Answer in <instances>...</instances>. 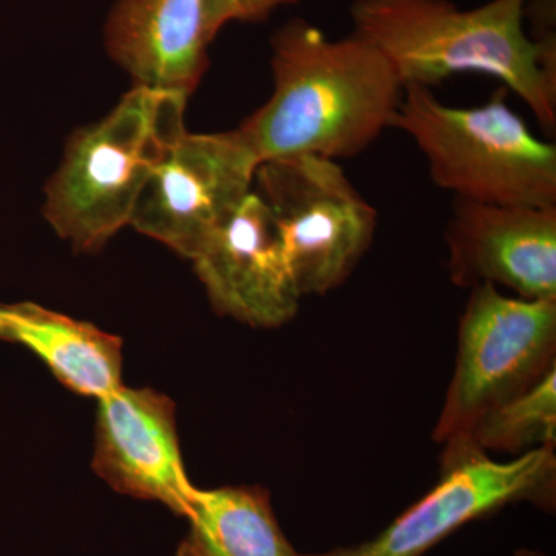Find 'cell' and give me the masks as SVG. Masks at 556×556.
Instances as JSON below:
<instances>
[{
    "mask_svg": "<svg viewBox=\"0 0 556 556\" xmlns=\"http://www.w3.org/2000/svg\"><path fill=\"white\" fill-rule=\"evenodd\" d=\"M274 91L239 127L260 164L314 155L345 160L393 127L404 84L380 51L351 35L329 39L303 20L273 39Z\"/></svg>",
    "mask_w": 556,
    "mask_h": 556,
    "instance_id": "cell-1",
    "label": "cell"
},
{
    "mask_svg": "<svg viewBox=\"0 0 556 556\" xmlns=\"http://www.w3.org/2000/svg\"><path fill=\"white\" fill-rule=\"evenodd\" d=\"M527 0L460 10L450 0H354V35L382 53L404 86L431 89L466 73L493 76L556 127L555 42L526 33Z\"/></svg>",
    "mask_w": 556,
    "mask_h": 556,
    "instance_id": "cell-2",
    "label": "cell"
},
{
    "mask_svg": "<svg viewBox=\"0 0 556 556\" xmlns=\"http://www.w3.org/2000/svg\"><path fill=\"white\" fill-rule=\"evenodd\" d=\"M188 97L137 86L79 130L49 186L43 212L78 251H97L130 225L139 195L182 137Z\"/></svg>",
    "mask_w": 556,
    "mask_h": 556,
    "instance_id": "cell-3",
    "label": "cell"
},
{
    "mask_svg": "<svg viewBox=\"0 0 556 556\" xmlns=\"http://www.w3.org/2000/svg\"><path fill=\"white\" fill-rule=\"evenodd\" d=\"M501 87L477 108H453L408 84L393 127L426 156L431 178L455 199L501 206H556V146L538 138Z\"/></svg>",
    "mask_w": 556,
    "mask_h": 556,
    "instance_id": "cell-4",
    "label": "cell"
},
{
    "mask_svg": "<svg viewBox=\"0 0 556 556\" xmlns=\"http://www.w3.org/2000/svg\"><path fill=\"white\" fill-rule=\"evenodd\" d=\"M455 375L433 438L467 442L485 413L556 367V300L507 298L495 285L471 288L460 317Z\"/></svg>",
    "mask_w": 556,
    "mask_h": 556,
    "instance_id": "cell-5",
    "label": "cell"
},
{
    "mask_svg": "<svg viewBox=\"0 0 556 556\" xmlns=\"http://www.w3.org/2000/svg\"><path fill=\"white\" fill-rule=\"evenodd\" d=\"M254 192L268 206L300 295L342 287L367 254L378 211L339 161L300 155L265 161Z\"/></svg>",
    "mask_w": 556,
    "mask_h": 556,
    "instance_id": "cell-6",
    "label": "cell"
},
{
    "mask_svg": "<svg viewBox=\"0 0 556 556\" xmlns=\"http://www.w3.org/2000/svg\"><path fill=\"white\" fill-rule=\"evenodd\" d=\"M554 448H535L508 463L490 459L471 442L445 445L441 479L415 506L372 540L303 556H424L459 527L508 504H555Z\"/></svg>",
    "mask_w": 556,
    "mask_h": 556,
    "instance_id": "cell-7",
    "label": "cell"
},
{
    "mask_svg": "<svg viewBox=\"0 0 556 556\" xmlns=\"http://www.w3.org/2000/svg\"><path fill=\"white\" fill-rule=\"evenodd\" d=\"M258 166L239 129L185 131L142 189L130 225L193 260L251 195Z\"/></svg>",
    "mask_w": 556,
    "mask_h": 556,
    "instance_id": "cell-8",
    "label": "cell"
},
{
    "mask_svg": "<svg viewBox=\"0 0 556 556\" xmlns=\"http://www.w3.org/2000/svg\"><path fill=\"white\" fill-rule=\"evenodd\" d=\"M98 401L94 473L116 492L188 517L199 489L182 464L174 401L152 388L124 386Z\"/></svg>",
    "mask_w": 556,
    "mask_h": 556,
    "instance_id": "cell-9",
    "label": "cell"
},
{
    "mask_svg": "<svg viewBox=\"0 0 556 556\" xmlns=\"http://www.w3.org/2000/svg\"><path fill=\"white\" fill-rule=\"evenodd\" d=\"M453 283L506 287L556 300V206H501L455 199L445 232Z\"/></svg>",
    "mask_w": 556,
    "mask_h": 556,
    "instance_id": "cell-10",
    "label": "cell"
},
{
    "mask_svg": "<svg viewBox=\"0 0 556 556\" xmlns=\"http://www.w3.org/2000/svg\"><path fill=\"white\" fill-rule=\"evenodd\" d=\"M192 262L223 316L255 328H278L299 313L302 295L280 233L254 190Z\"/></svg>",
    "mask_w": 556,
    "mask_h": 556,
    "instance_id": "cell-11",
    "label": "cell"
},
{
    "mask_svg": "<svg viewBox=\"0 0 556 556\" xmlns=\"http://www.w3.org/2000/svg\"><path fill=\"white\" fill-rule=\"evenodd\" d=\"M206 0H118L105 27L113 60L137 86L189 98L207 67Z\"/></svg>",
    "mask_w": 556,
    "mask_h": 556,
    "instance_id": "cell-12",
    "label": "cell"
},
{
    "mask_svg": "<svg viewBox=\"0 0 556 556\" xmlns=\"http://www.w3.org/2000/svg\"><path fill=\"white\" fill-rule=\"evenodd\" d=\"M0 340L28 348L80 396L101 399L123 386L119 338L38 303H0Z\"/></svg>",
    "mask_w": 556,
    "mask_h": 556,
    "instance_id": "cell-13",
    "label": "cell"
},
{
    "mask_svg": "<svg viewBox=\"0 0 556 556\" xmlns=\"http://www.w3.org/2000/svg\"><path fill=\"white\" fill-rule=\"evenodd\" d=\"M175 556H303L285 536L260 485L197 490Z\"/></svg>",
    "mask_w": 556,
    "mask_h": 556,
    "instance_id": "cell-14",
    "label": "cell"
},
{
    "mask_svg": "<svg viewBox=\"0 0 556 556\" xmlns=\"http://www.w3.org/2000/svg\"><path fill=\"white\" fill-rule=\"evenodd\" d=\"M467 442L484 453L555 448L556 367L525 393L485 413Z\"/></svg>",
    "mask_w": 556,
    "mask_h": 556,
    "instance_id": "cell-15",
    "label": "cell"
},
{
    "mask_svg": "<svg viewBox=\"0 0 556 556\" xmlns=\"http://www.w3.org/2000/svg\"><path fill=\"white\" fill-rule=\"evenodd\" d=\"M299 0H206V27L214 40L229 22L265 20L278 7L291 5Z\"/></svg>",
    "mask_w": 556,
    "mask_h": 556,
    "instance_id": "cell-16",
    "label": "cell"
}]
</instances>
